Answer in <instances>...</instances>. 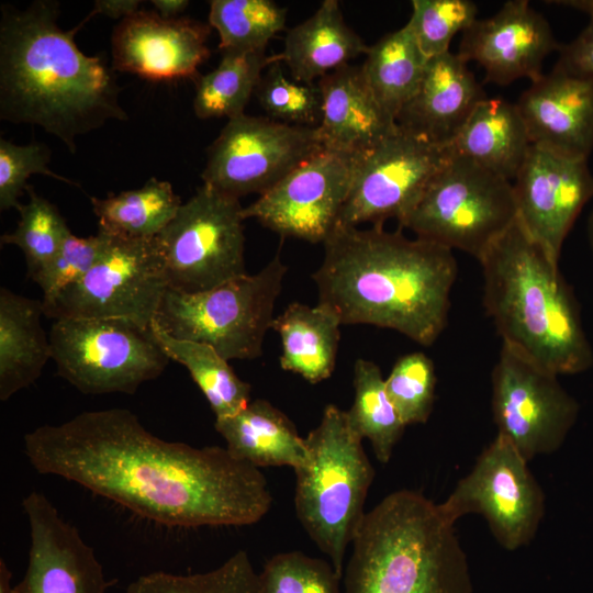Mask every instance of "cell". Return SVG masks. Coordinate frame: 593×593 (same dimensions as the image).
Masks as SVG:
<instances>
[{
	"instance_id": "1",
	"label": "cell",
	"mask_w": 593,
	"mask_h": 593,
	"mask_svg": "<svg viewBox=\"0 0 593 593\" xmlns=\"http://www.w3.org/2000/svg\"><path fill=\"white\" fill-rule=\"evenodd\" d=\"M23 441L40 473L76 482L166 526L251 525L271 507L259 468L226 447L160 439L125 409L82 412L40 426Z\"/></svg>"
},
{
	"instance_id": "2",
	"label": "cell",
	"mask_w": 593,
	"mask_h": 593,
	"mask_svg": "<svg viewBox=\"0 0 593 593\" xmlns=\"http://www.w3.org/2000/svg\"><path fill=\"white\" fill-rule=\"evenodd\" d=\"M312 279L318 303L342 324H368L433 345L448 323L458 265L454 250L399 227L337 226Z\"/></svg>"
},
{
	"instance_id": "3",
	"label": "cell",
	"mask_w": 593,
	"mask_h": 593,
	"mask_svg": "<svg viewBox=\"0 0 593 593\" xmlns=\"http://www.w3.org/2000/svg\"><path fill=\"white\" fill-rule=\"evenodd\" d=\"M0 119L38 125L76 153V139L109 120L126 121L113 68L83 54L58 25L59 3L1 7Z\"/></svg>"
},
{
	"instance_id": "4",
	"label": "cell",
	"mask_w": 593,
	"mask_h": 593,
	"mask_svg": "<svg viewBox=\"0 0 593 593\" xmlns=\"http://www.w3.org/2000/svg\"><path fill=\"white\" fill-rule=\"evenodd\" d=\"M483 306L502 344L557 374L593 366L579 303L556 264L518 220L479 259Z\"/></svg>"
},
{
	"instance_id": "5",
	"label": "cell",
	"mask_w": 593,
	"mask_h": 593,
	"mask_svg": "<svg viewBox=\"0 0 593 593\" xmlns=\"http://www.w3.org/2000/svg\"><path fill=\"white\" fill-rule=\"evenodd\" d=\"M351 546L344 593H472L455 523L419 492L382 499L365 514Z\"/></svg>"
},
{
	"instance_id": "6",
	"label": "cell",
	"mask_w": 593,
	"mask_h": 593,
	"mask_svg": "<svg viewBox=\"0 0 593 593\" xmlns=\"http://www.w3.org/2000/svg\"><path fill=\"white\" fill-rule=\"evenodd\" d=\"M307 465L295 470L296 516L336 573L343 577L347 547L363 519L374 469L346 411L325 406L320 424L305 437Z\"/></svg>"
},
{
	"instance_id": "7",
	"label": "cell",
	"mask_w": 593,
	"mask_h": 593,
	"mask_svg": "<svg viewBox=\"0 0 593 593\" xmlns=\"http://www.w3.org/2000/svg\"><path fill=\"white\" fill-rule=\"evenodd\" d=\"M516 220L512 181L451 153L398 223L418 238L479 260Z\"/></svg>"
},
{
	"instance_id": "8",
	"label": "cell",
	"mask_w": 593,
	"mask_h": 593,
	"mask_svg": "<svg viewBox=\"0 0 593 593\" xmlns=\"http://www.w3.org/2000/svg\"><path fill=\"white\" fill-rule=\"evenodd\" d=\"M287 271L277 253L257 273L210 290L184 293L168 289L155 321L177 338L210 345L226 360L255 359L262 354Z\"/></svg>"
},
{
	"instance_id": "9",
	"label": "cell",
	"mask_w": 593,
	"mask_h": 593,
	"mask_svg": "<svg viewBox=\"0 0 593 593\" xmlns=\"http://www.w3.org/2000/svg\"><path fill=\"white\" fill-rule=\"evenodd\" d=\"M48 337L58 376L83 394H133L170 360L150 328L125 320H55Z\"/></svg>"
},
{
	"instance_id": "10",
	"label": "cell",
	"mask_w": 593,
	"mask_h": 593,
	"mask_svg": "<svg viewBox=\"0 0 593 593\" xmlns=\"http://www.w3.org/2000/svg\"><path fill=\"white\" fill-rule=\"evenodd\" d=\"M243 206L209 184L155 237L168 289L197 293L246 275Z\"/></svg>"
},
{
	"instance_id": "11",
	"label": "cell",
	"mask_w": 593,
	"mask_h": 593,
	"mask_svg": "<svg viewBox=\"0 0 593 593\" xmlns=\"http://www.w3.org/2000/svg\"><path fill=\"white\" fill-rule=\"evenodd\" d=\"M110 235L97 264L53 301L44 315L61 318H119L150 328L168 290L156 239Z\"/></svg>"
},
{
	"instance_id": "12",
	"label": "cell",
	"mask_w": 593,
	"mask_h": 593,
	"mask_svg": "<svg viewBox=\"0 0 593 593\" xmlns=\"http://www.w3.org/2000/svg\"><path fill=\"white\" fill-rule=\"evenodd\" d=\"M527 460L499 434L440 504L454 523L482 514L497 542L513 551L535 537L545 514V495Z\"/></svg>"
},
{
	"instance_id": "13",
	"label": "cell",
	"mask_w": 593,
	"mask_h": 593,
	"mask_svg": "<svg viewBox=\"0 0 593 593\" xmlns=\"http://www.w3.org/2000/svg\"><path fill=\"white\" fill-rule=\"evenodd\" d=\"M323 148L316 127L242 114L227 121L208 148L203 183L238 199L264 194Z\"/></svg>"
},
{
	"instance_id": "14",
	"label": "cell",
	"mask_w": 593,
	"mask_h": 593,
	"mask_svg": "<svg viewBox=\"0 0 593 593\" xmlns=\"http://www.w3.org/2000/svg\"><path fill=\"white\" fill-rule=\"evenodd\" d=\"M491 382L497 433L527 461L561 447L580 405L557 374L502 344Z\"/></svg>"
},
{
	"instance_id": "15",
	"label": "cell",
	"mask_w": 593,
	"mask_h": 593,
	"mask_svg": "<svg viewBox=\"0 0 593 593\" xmlns=\"http://www.w3.org/2000/svg\"><path fill=\"white\" fill-rule=\"evenodd\" d=\"M399 125L374 148L359 157L337 226L398 222L412 209L433 177L450 157Z\"/></svg>"
},
{
	"instance_id": "16",
	"label": "cell",
	"mask_w": 593,
	"mask_h": 593,
	"mask_svg": "<svg viewBox=\"0 0 593 593\" xmlns=\"http://www.w3.org/2000/svg\"><path fill=\"white\" fill-rule=\"evenodd\" d=\"M359 157L321 148L243 208L282 237L324 243L337 227Z\"/></svg>"
},
{
	"instance_id": "17",
	"label": "cell",
	"mask_w": 593,
	"mask_h": 593,
	"mask_svg": "<svg viewBox=\"0 0 593 593\" xmlns=\"http://www.w3.org/2000/svg\"><path fill=\"white\" fill-rule=\"evenodd\" d=\"M512 183L518 222L559 264L566 237L593 197L588 160L566 158L532 145Z\"/></svg>"
},
{
	"instance_id": "18",
	"label": "cell",
	"mask_w": 593,
	"mask_h": 593,
	"mask_svg": "<svg viewBox=\"0 0 593 593\" xmlns=\"http://www.w3.org/2000/svg\"><path fill=\"white\" fill-rule=\"evenodd\" d=\"M22 507L31 542L26 572L15 593H105L112 582L105 580L93 548L53 503L32 491Z\"/></svg>"
},
{
	"instance_id": "19",
	"label": "cell",
	"mask_w": 593,
	"mask_h": 593,
	"mask_svg": "<svg viewBox=\"0 0 593 593\" xmlns=\"http://www.w3.org/2000/svg\"><path fill=\"white\" fill-rule=\"evenodd\" d=\"M560 47L548 21L527 0H511L462 32L457 54L479 64L485 82L506 86L522 78L539 79L544 60Z\"/></svg>"
},
{
	"instance_id": "20",
	"label": "cell",
	"mask_w": 593,
	"mask_h": 593,
	"mask_svg": "<svg viewBox=\"0 0 593 593\" xmlns=\"http://www.w3.org/2000/svg\"><path fill=\"white\" fill-rule=\"evenodd\" d=\"M209 34L210 26L200 21L138 10L114 27L112 68L150 80L195 79L210 56Z\"/></svg>"
},
{
	"instance_id": "21",
	"label": "cell",
	"mask_w": 593,
	"mask_h": 593,
	"mask_svg": "<svg viewBox=\"0 0 593 593\" xmlns=\"http://www.w3.org/2000/svg\"><path fill=\"white\" fill-rule=\"evenodd\" d=\"M533 146L588 160L593 150V79L553 69L515 102Z\"/></svg>"
},
{
	"instance_id": "22",
	"label": "cell",
	"mask_w": 593,
	"mask_h": 593,
	"mask_svg": "<svg viewBox=\"0 0 593 593\" xmlns=\"http://www.w3.org/2000/svg\"><path fill=\"white\" fill-rule=\"evenodd\" d=\"M467 64L450 51L429 58L421 85L396 115V124L448 147L474 108L488 97Z\"/></svg>"
},
{
	"instance_id": "23",
	"label": "cell",
	"mask_w": 593,
	"mask_h": 593,
	"mask_svg": "<svg viewBox=\"0 0 593 593\" xmlns=\"http://www.w3.org/2000/svg\"><path fill=\"white\" fill-rule=\"evenodd\" d=\"M322 120L316 127L324 148L361 157L398 126L368 86L361 67L346 65L317 80Z\"/></svg>"
},
{
	"instance_id": "24",
	"label": "cell",
	"mask_w": 593,
	"mask_h": 593,
	"mask_svg": "<svg viewBox=\"0 0 593 593\" xmlns=\"http://www.w3.org/2000/svg\"><path fill=\"white\" fill-rule=\"evenodd\" d=\"M369 46L346 23L337 0H325L305 21L288 30L282 52L275 56L302 82H314L349 65Z\"/></svg>"
},
{
	"instance_id": "25",
	"label": "cell",
	"mask_w": 593,
	"mask_h": 593,
	"mask_svg": "<svg viewBox=\"0 0 593 593\" xmlns=\"http://www.w3.org/2000/svg\"><path fill=\"white\" fill-rule=\"evenodd\" d=\"M214 427L232 455L257 468L288 466L295 471L307 465L305 438L266 400L250 401L235 415L215 419Z\"/></svg>"
},
{
	"instance_id": "26",
	"label": "cell",
	"mask_w": 593,
	"mask_h": 593,
	"mask_svg": "<svg viewBox=\"0 0 593 593\" xmlns=\"http://www.w3.org/2000/svg\"><path fill=\"white\" fill-rule=\"evenodd\" d=\"M530 146L516 103L486 97L474 108L448 148L512 181Z\"/></svg>"
},
{
	"instance_id": "27",
	"label": "cell",
	"mask_w": 593,
	"mask_h": 593,
	"mask_svg": "<svg viewBox=\"0 0 593 593\" xmlns=\"http://www.w3.org/2000/svg\"><path fill=\"white\" fill-rule=\"evenodd\" d=\"M43 302L0 289V400L33 384L52 359Z\"/></svg>"
},
{
	"instance_id": "28",
	"label": "cell",
	"mask_w": 593,
	"mask_h": 593,
	"mask_svg": "<svg viewBox=\"0 0 593 593\" xmlns=\"http://www.w3.org/2000/svg\"><path fill=\"white\" fill-rule=\"evenodd\" d=\"M340 325L339 317L324 304L290 303L271 325L281 338V368L313 384L329 378L336 365Z\"/></svg>"
},
{
	"instance_id": "29",
	"label": "cell",
	"mask_w": 593,
	"mask_h": 593,
	"mask_svg": "<svg viewBox=\"0 0 593 593\" xmlns=\"http://www.w3.org/2000/svg\"><path fill=\"white\" fill-rule=\"evenodd\" d=\"M427 60L406 25L369 46L360 65L363 77L380 105L394 120L416 93Z\"/></svg>"
},
{
	"instance_id": "30",
	"label": "cell",
	"mask_w": 593,
	"mask_h": 593,
	"mask_svg": "<svg viewBox=\"0 0 593 593\" xmlns=\"http://www.w3.org/2000/svg\"><path fill=\"white\" fill-rule=\"evenodd\" d=\"M154 338L167 357L187 368L209 402L215 419L235 415L250 402L251 387L213 347L208 344L180 339L164 331L154 320Z\"/></svg>"
},
{
	"instance_id": "31",
	"label": "cell",
	"mask_w": 593,
	"mask_h": 593,
	"mask_svg": "<svg viewBox=\"0 0 593 593\" xmlns=\"http://www.w3.org/2000/svg\"><path fill=\"white\" fill-rule=\"evenodd\" d=\"M99 231L131 238H154L176 216L181 206L168 181L152 177L138 188L90 198Z\"/></svg>"
},
{
	"instance_id": "32",
	"label": "cell",
	"mask_w": 593,
	"mask_h": 593,
	"mask_svg": "<svg viewBox=\"0 0 593 593\" xmlns=\"http://www.w3.org/2000/svg\"><path fill=\"white\" fill-rule=\"evenodd\" d=\"M217 67L195 78L193 110L199 119L227 118L244 114L255 94L262 71L275 56L266 52L223 51Z\"/></svg>"
},
{
	"instance_id": "33",
	"label": "cell",
	"mask_w": 593,
	"mask_h": 593,
	"mask_svg": "<svg viewBox=\"0 0 593 593\" xmlns=\"http://www.w3.org/2000/svg\"><path fill=\"white\" fill-rule=\"evenodd\" d=\"M355 398L346 411L351 428L367 438L376 458L383 465L391 459L405 425L392 404L379 366L357 359L354 366Z\"/></svg>"
},
{
	"instance_id": "34",
	"label": "cell",
	"mask_w": 593,
	"mask_h": 593,
	"mask_svg": "<svg viewBox=\"0 0 593 593\" xmlns=\"http://www.w3.org/2000/svg\"><path fill=\"white\" fill-rule=\"evenodd\" d=\"M286 22L287 8L272 0L210 1L209 24L219 33L221 52H266Z\"/></svg>"
},
{
	"instance_id": "35",
	"label": "cell",
	"mask_w": 593,
	"mask_h": 593,
	"mask_svg": "<svg viewBox=\"0 0 593 593\" xmlns=\"http://www.w3.org/2000/svg\"><path fill=\"white\" fill-rule=\"evenodd\" d=\"M125 593H261L259 573L239 550L211 571L179 575L153 572L134 580Z\"/></svg>"
},
{
	"instance_id": "36",
	"label": "cell",
	"mask_w": 593,
	"mask_h": 593,
	"mask_svg": "<svg viewBox=\"0 0 593 593\" xmlns=\"http://www.w3.org/2000/svg\"><path fill=\"white\" fill-rule=\"evenodd\" d=\"M26 192L30 199L18 209V225L13 232L1 236V243L22 250L32 278L53 259L71 232L56 205L38 195L30 184Z\"/></svg>"
},
{
	"instance_id": "37",
	"label": "cell",
	"mask_w": 593,
	"mask_h": 593,
	"mask_svg": "<svg viewBox=\"0 0 593 593\" xmlns=\"http://www.w3.org/2000/svg\"><path fill=\"white\" fill-rule=\"evenodd\" d=\"M255 96L267 116L282 123L317 127L322 120V94L317 82H302L286 75L279 60L262 74Z\"/></svg>"
},
{
	"instance_id": "38",
	"label": "cell",
	"mask_w": 593,
	"mask_h": 593,
	"mask_svg": "<svg viewBox=\"0 0 593 593\" xmlns=\"http://www.w3.org/2000/svg\"><path fill=\"white\" fill-rule=\"evenodd\" d=\"M384 383L405 426L427 422L435 400L436 373L426 354L414 351L400 357Z\"/></svg>"
},
{
	"instance_id": "39",
	"label": "cell",
	"mask_w": 593,
	"mask_h": 593,
	"mask_svg": "<svg viewBox=\"0 0 593 593\" xmlns=\"http://www.w3.org/2000/svg\"><path fill=\"white\" fill-rule=\"evenodd\" d=\"M477 14V4L470 0H413L405 25L429 59L449 52L454 36L465 32Z\"/></svg>"
},
{
	"instance_id": "40",
	"label": "cell",
	"mask_w": 593,
	"mask_h": 593,
	"mask_svg": "<svg viewBox=\"0 0 593 593\" xmlns=\"http://www.w3.org/2000/svg\"><path fill=\"white\" fill-rule=\"evenodd\" d=\"M331 562L301 551L272 556L259 573L261 593H340Z\"/></svg>"
},
{
	"instance_id": "41",
	"label": "cell",
	"mask_w": 593,
	"mask_h": 593,
	"mask_svg": "<svg viewBox=\"0 0 593 593\" xmlns=\"http://www.w3.org/2000/svg\"><path fill=\"white\" fill-rule=\"evenodd\" d=\"M109 239L110 235L102 231L88 237L68 235L53 259L31 278L43 291L42 302L53 301L86 276L104 253Z\"/></svg>"
},
{
	"instance_id": "42",
	"label": "cell",
	"mask_w": 593,
	"mask_h": 593,
	"mask_svg": "<svg viewBox=\"0 0 593 593\" xmlns=\"http://www.w3.org/2000/svg\"><path fill=\"white\" fill-rule=\"evenodd\" d=\"M49 150L44 144L18 145L0 138V210L19 209V199L27 188L31 175L49 176L70 184H77L48 168Z\"/></svg>"
},
{
	"instance_id": "43",
	"label": "cell",
	"mask_w": 593,
	"mask_h": 593,
	"mask_svg": "<svg viewBox=\"0 0 593 593\" xmlns=\"http://www.w3.org/2000/svg\"><path fill=\"white\" fill-rule=\"evenodd\" d=\"M555 66L573 76L593 79V16L574 40L561 45Z\"/></svg>"
},
{
	"instance_id": "44",
	"label": "cell",
	"mask_w": 593,
	"mask_h": 593,
	"mask_svg": "<svg viewBox=\"0 0 593 593\" xmlns=\"http://www.w3.org/2000/svg\"><path fill=\"white\" fill-rule=\"evenodd\" d=\"M142 1L138 0H96L93 9L86 20L96 14L105 15L112 19H124L137 12Z\"/></svg>"
},
{
	"instance_id": "45",
	"label": "cell",
	"mask_w": 593,
	"mask_h": 593,
	"mask_svg": "<svg viewBox=\"0 0 593 593\" xmlns=\"http://www.w3.org/2000/svg\"><path fill=\"white\" fill-rule=\"evenodd\" d=\"M156 12L165 19H175L189 5L187 0H153Z\"/></svg>"
},
{
	"instance_id": "46",
	"label": "cell",
	"mask_w": 593,
	"mask_h": 593,
	"mask_svg": "<svg viewBox=\"0 0 593 593\" xmlns=\"http://www.w3.org/2000/svg\"><path fill=\"white\" fill-rule=\"evenodd\" d=\"M551 3H558L560 5L584 12L589 15V18L593 16V0L551 1Z\"/></svg>"
},
{
	"instance_id": "47",
	"label": "cell",
	"mask_w": 593,
	"mask_h": 593,
	"mask_svg": "<svg viewBox=\"0 0 593 593\" xmlns=\"http://www.w3.org/2000/svg\"><path fill=\"white\" fill-rule=\"evenodd\" d=\"M12 573L5 561L0 559V593H15L14 586L11 585Z\"/></svg>"
},
{
	"instance_id": "48",
	"label": "cell",
	"mask_w": 593,
	"mask_h": 593,
	"mask_svg": "<svg viewBox=\"0 0 593 593\" xmlns=\"http://www.w3.org/2000/svg\"><path fill=\"white\" fill-rule=\"evenodd\" d=\"M586 233H588L589 245L593 255V209L588 219Z\"/></svg>"
}]
</instances>
